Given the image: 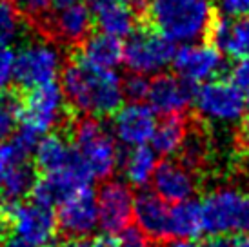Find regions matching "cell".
Returning a JSON list of instances; mask_svg holds the SVG:
<instances>
[{
  "label": "cell",
  "instance_id": "cell-1",
  "mask_svg": "<svg viewBox=\"0 0 249 247\" xmlns=\"http://www.w3.org/2000/svg\"><path fill=\"white\" fill-rule=\"evenodd\" d=\"M60 88L66 102L84 117L113 115L124 102L122 78L115 69L95 68L80 58L62 71Z\"/></svg>",
  "mask_w": 249,
  "mask_h": 247
},
{
  "label": "cell",
  "instance_id": "cell-2",
  "mask_svg": "<svg viewBox=\"0 0 249 247\" xmlns=\"http://www.w3.org/2000/svg\"><path fill=\"white\" fill-rule=\"evenodd\" d=\"M147 17L155 31L173 44L202 38L213 22L209 0H149Z\"/></svg>",
  "mask_w": 249,
  "mask_h": 247
},
{
  "label": "cell",
  "instance_id": "cell-3",
  "mask_svg": "<svg viewBox=\"0 0 249 247\" xmlns=\"http://www.w3.org/2000/svg\"><path fill=\"white\" fill-rule=\"evenodd\" d=\"M73 149L93 180H106L117 171L120 149L109 127L95 117H82L73 125Z\"/></svg>",
  "mask_w": 249,
  "mask_h": 247
},
{
  "label": "cell",
  "instance_id": "cell-4",
  "mask_svg": "<svg viewBox=\"0 0 249 247\" xmlns=\"http://www.w3.org/2000/svg\"><path fill=\"white\" fill-rule=\"evenodd\" d=\"M202 226L209 236L249 234V193L218 187L200 202Z\"/></svg>",
  "mask_w": 249,
  "mask_h": 247
},
{
  "label": "cell",
  "instance_id": "cell-5",
  "mask_svg": "<svg viewBox=\"0 0 249 247\" xmlns=\"http://www.w3.org/2000/svg\"><path fill=\"white\" fill-rule=\"evenodd\" d=\"M191 104L202 120L214 125H235L248 111V98L233 80H208L198 84Z\"/></svg>",
  "mask_w": 249,
  "mask_h": 247
},
{
  "label": "cell",
  "instance_id": "cell-6",
  "mask_svg": "<svg viewBox=\"0 0 249 247\" xmlns=\"http://www.w3.org/2000/svg\"><path fill=\"white\" fill-rule=\"evenodd\" d=\"M64 56L56 44L49 40H31L17 53L15 82L22 89H35L38 86L55 82L62 73Z\"/></svg>",
  "mask_w": 249,
  "mask_h": 247
},
{
  "label": "cell",
  "instance_id": "cell-7",
  "mask_svg": "<svg viewBox=\"0 0 249 247\" xmlns=\"http://www.w3.org/2000/svg\"><path fill=\"white\" fill-rule=\"evenodd\" d=\"M175 44L155 29H135L122 46V62L131 73L144 76L160 75L171 66Z\"/></svg>",
  "mask_w": 249,
  "mask_h": 247
},
{
  "label": "cell",
  "instance_id": "cell-8",
  "mask_svg": "<svg viewBox=\"0 0 249 247\" xmlns=\"http://www.w3.org/2000/svg\"><path fill=\"white\" fill-rule=\"evenodd\" d=\"M29 91L31 93L26 98L24 107H20L18 131L40 138L62 122L66 111V96L62 88L56 82L38 86Z\"/></svg>",
  "mask_w": 249,
  "mask_h": 247
},
{
  "label": "cell",
  "instance_id": "cell-9",
  "mask_svg": "<svg viewBox=\"0 0 249 247\" xmlns=\"http://www.w3.org/2000/svg\"><path fill=\"white\" fill-rule=\"evenodd\" d=\"M171 64L180 80L198 86L220 75L224 69V55L213 44L195 40L175 49Z\"/></svg>",
  "mask_w": 249,
  "mask_h": 247
},
{
  "label": "cell",
  "instance_id": "cell-10",
  "mask_svg": "<svg viewBox=\"0 0 249 247\" xmlns=\"http://www.w3.org/2000/svg\"><path fill=\"white\" fill-rule=\"evenodd\" d=\"M133 194L129 184L122 180H109L102 184L97 194L98 227L106 234H120L133 220Z\"/></svg>",
  "mask_w": 249,
  "mask_h": 247
},
{
  "label": "cell",
  "instance_id": "cell-11",
  "mask_svg": "<svg viewBox=\"0 0 249 247\" xmlns=\"http://www.w3.org/2000/svg\"><path fill=\"white\" fill-rule=\"evenodd\" d=\"M6 216L11 222L15 236L33 246H48L56 233V216L53 209L35 200L18 202L7 211Z\"/></svg>",
  "mask_w": 249,
  "mask_h": 247
},
{
  "label": "cell",
  "instance_id": "cell-12",
  "mask_svg": "<svg viewBox=\"0 0 249 247\" xmlns=\"http://www.w3.org/2000/svg\"><path fill=\"white\" fill-rule=\"evenodd\" d=\"M56 229L68 238H86L98 227L97 196L91 187L73 193L58 204Z\"/></svg>",
  "mask_w": 249,
  "mask_h": 247
},
{
  "label": "cell",
  "instance_id": "cell-13",
  "mask_svg": "<svg viewBox=\"0 0 249 247\" xmlns=\"http://www.w3.org/2000/svg\"><path fill=\"white\" fill-rule=\"evenodd\" d=\"M155 125H157V117L147 104L129 102L120 106L113 113L111 133L118 144L129 149L149 144Z\"/></svg>",
  "mask_w": 249,
  "mask_h": 247
},
{
  "label": "cell",
  "instance_id": "cell-14",
  "mask_svg": "<svg viewBox=\"0 0 249 247\" xmlns=\"http://www.w3.org/2000/svg\"><path fill=\"white\" fill-rule=\"evenodd\" d=\"M48 29L64 44H80L91 33V7L84 0H56L48 11Z\"/></svg>",
  "mask_w": 249,
  "mask_h": 247
},
{
  "label": "cell",
  "instance_id": "cell-15",
  "mask_svg": "<svg viewBox=\"0 0 249 247\" xmlns=\"http://www.w3.org/2000/svg\"><path fill=\"white\" fill-rule=\"evenodd\" d=\"M91 175L84 167L80 158L70 167H64L60 171L48 173L38 182L33 184V200L42 206H58L62 200L71 196L73 193L82 191L86 187H91Z\"/></svg>",
  "mask_w": 249,
  "mask_h": 247
},
{
  "label": "cell",
  "instance_id": "cell-16",
  "mask_svg": "<svg viewBox=\"0 0 249 247\" xmlns=\"http://www.w3.org/2000/svg\"><path fill=\"white\" fill-rule=\"evenodd\" d=\"M153 193L167 204H177L182 200L193 198L196 191V176L191 167L177 160H164L157 164L153 173Z\"/></svg>",
  "mask_w": 249,
  "mask_h": 247
},
{
  "label": "cell",
  "instance_id": "cell-17",
  "mask_svg": "<svg viewBox=\"0 0 249 247\" xmlns=\"http://www.w3.org/2000/svg\"><path fill=\"white\" fill-rule=\"evenodd\" d=\"M189 84L180 80L177 75H157L155 80L149 82L147 89V106L155 115L160 117H173L182 115L191 104V89Z\"/></svg>",
  "mask_w": 249,
  "mask_h": 247
},
{
  "label": "cell",
  "instance_id": "cell-18",
  "mask_svg": "<svg viewBox=\"0 0 249 247\" xmlns=\"http://www.w3.org/2000/svg\"><path fill=\"white\" fill-rule=\"evenodd\" d=\"M91 17L100 33L127 38L137 29V15L124 0H93Z\"/></svg>",
  "mask_w": 249,
  "mask_h": 247
},
{
  "label": "cell",
  "instance_id": "cell-19",
  "mask_svg": "<svg viewBox=\"0 0 249 247\" xmlns=\"http://www.w3.org/2000/svg\"><path fill=\"white\" fill-rule=\"evenodd\" d=\"M133 220L140 231L151 240H166L169 236V206L155 193L144 191L139 196H135Z\"/></svg>",
  "mask_w": 249,
  "mask_h": 247
},
{
  "label": "cell",
  "instance_id": "cell-20",
  "mask_svg": "<svg viewBox=\"0 0 249 247\" xmlns=\"http://www.w3.org/2000/svg\"><path fill=\"white\" fill-rule=\"evenodd\" d=\"M211 44L235 58L249 56V18H226L211 22Z\"/></svg>",
  "mask_w": 249,
  "mask_h": 247
},
{
  "label": "cell",
  "instance_id": "cell-21",
  "mask_svg": "<svg viewBox=\"0 0 249 247\" xmlns=\"http://www.w3.org/2000/svg\"><path fill=\"white\" fill-rule=\"evenodd\" d=\"M33 155H35L36 167L44 175L70 167L71 164H75L78 160V155L68 140H64L58 135H49V133L38 138L35 149H33Z\"/></svg>",
  "mask_w": 249,
  "mask_h": 247
},
{
  "label": "cell",
  "instance_id": "cell-22",
  "mask_svg": "<svg viewBox=\"0 0 249 247\" xmlns=\"http://www.w3.org/2000/svg\"><path fill=\"white\" fill-rule=\"evenodd\" d=\"M80 60L88 62L95 68L115 69L122 62V42L111 35L97 33L88 35L82 42Z\"/></svg>",
  "mask_w": 249,
  "mask_h": 247
},
{
  "label": "cell",
  "instance_id": "cell-23",
  "mask_svg": "<svg viewBox=\"0 0 249 247\" xmlns=\"http://www.w3.org/2000/svg\"><path fill=\"white\" fill-rule=\"evenodd\" d=\"M169 236L180 240H195L204 233L202 226V207L200 202L189 198L182 200L169 207V220H167Z\"/></svg>",
  "mask_w": 249,
  "mask_h": 247
},
{
  "label": "cell",
  "instance_id": "cell-24",
  "mask_svg": "<svg viewBox=\"0 0 249 247\" xmlns=\"http://www.w3.org/2000/svg\"><path fill=\"white\" fill-rule=\"evenodd\" d=\"M187 138V124L182 115L164 117L157 122L151 135V149L162 157H173L180 153Z\"/></svg>",
  "mask_w": 249,
  "mask_h": 247
},
{
  "label": "cell",
  "instance_id": "cell-25",
  "mask_svg": "<svg viewBox=\"0 0 249 247\" xmlns=\"http://www.w3.org/2000/svg\"><path fill=\"white\" fill-rule=\"evenodd\" d=\"M157 153L147 145H137L129 147L124 158L120 160L122 175L125 178V184L133 187H144L151 182L153 173L157 169Z\"/></svg>",
  "mask_w": 249,
  "mask_h": 247
},
{
  "label": "cell",
  "instance_id": "cell-26",
  "mask_svg": "<svg viewBox=\"0 0 249 247\" xmlns=\"http://www.w3.org/2000/svg\"><path fill=\"white\" fill-rule=\"evenodd\" d=\"M33 171L26 162L13 165L0 184V213L6 216L7 211L22 202V198L33 189Z\"/></svg>",
  "mask_w": 249,
  "mask_h": 247
},
{
  "label": "cell",
  "instance_id": "cell-27",
  "mask_svg": "<svg viewBox=\"0 0 249 247\" xmlns=\"http://www.w3.org/2000/svg\"><path fill=\"white\" fill-rule=\"evenodd\" d=\"M22 29L24 24L18 7L7 0H0V46H11L22 35Z\"/></svg>",
  "mask_w": 249,
  "mask_h": 247
},
{
  "label": "cell",
  "instance_id": "cell-28",
  "mask_svg": "<svg viewBox=\"0 0 249 247\" xmlns=\"http://www.w3.org/2000/svg\"><path fill=\"white\" fill-rule=\"evenodd\" d=\"M20 118V106L11 95H0V144L13 137Z\"/></svg>",
  "mask_w": 249,
  "mask_h": 247
},
{
  "label": "cell",
  "instance_id": "cell-29",
  "mask_svg": "<svg viewBox=\"0 0 249 247\" xmlns=\"http://www.w3.org/2000/svg\"><path fill=\"white\" fill-rule=\"evenodd\" d=\"M29 155H31V151H28L24 145L18 144L15 138H11L9 142H2L0 144V184L7 175V171L13 165L26 162V158Z\"/></svg>",
  "mask_w": 249,
  "mask_h": 247
},
{
  "label": "cell",
  "instance_id": "cell-30",
  "mask_svg": "<svg viewBox=\"0 0 249 247\" xmlns=\"http://www.w3.org/2000/svg\"><path fill=\"white\" fill-rule=\"evenodd\" d=\"M17 53L9 46H0V93H4L15 84Z\"/></svg>",
  "mask_w": 249,
  "mask_h": 247
},
{
  "label": "cell",
  "instance_id": "cell-31",
  "mask_svg": "<svg viewBox=\"0 0 249 247\" xmlns=\"http://www.w3.org/2000/svg\"><path fill=\"white\" fill-rule=\"evenodd\" d=\"M147 89H149V80L144 75L131 73L125 80H122L124 98H129V102H142V100H145Z\"/></svg>",
  "mask_w": 249,
  "mask_h": 247
},
{
  "label": "cell",
  "instance_id": "cell-32",
  "mask_svg": "<svg viewBox=\"0 0 249 247\" xmlns=\"http://www.w3.org/2000/svg\"><path fill=\"white\" fill-rule=\"evenodd\" d=\"M182 164H186L187 167H196L204 162L206 158V144L202 142L200 138H186V142L182 145Z\"/></svg>",
  "mask_w": 249,
  "mask_h": 247
},
{
  "label": "cell",
  "instance_id": "cell-33",
  "mask_svg": "<svg viewBox=\"0 0 249 247\" xmlns=\"http://www.w3.org/2000/svg\"><path fill=\"white\" fill-rule=\"evenodd\" d=\"M216 7L226 18H249V0H216Z\"/></svg>",
  "mask_w": 249,
  "mask_h": 247
},
{
  "label": "cell",
  "instance_id": "cell-34",
  "mask_svg": "<svg viewBox=\"0 0 249 247\" xmlns=\"http://www.w3.org/2000/svg\"><path fill=\"white\" fill-rule=\"evenodd\" d=\"M15 2H17L18 11L26 13L31 18H40L48 15L56 0H15Z\"/></svg>",
  "mask_w": 249,
  "mask_h": 247
},
{
  "label": "cell",
  "instance_id": "cell-35",
  "mask_svg": "<svg viewBox=\"0 0 249 247\" xmlns=\"http://www.w3.org/2000/svg\"><path fill=\"white\" fill-rule=\"evenodd\" d=\"M118 247H153L151 238H147L139 227H125L120 233Z\"/></svg>",
  "mask_w": 249,
  "mask_h": 247
},
{
  "label": "cell",
  "instance_id": "cell-36",
  "mask_svg": "<svg viewBox=\"0 0 249 247\" xmlns=\"http://www.w3.org/2000/svg\"><path fill=\"white\" fill-rule=\"evenodd\" d=\"M233 82L240 88V89L246 93V96L249 95V56H244V58H238L236 66L233 68Z\"/></svg>",
  "mask_w": 249,
  "mask_h": 247
},
{
  "label": "cell",
  "instance_id": "cell-37",
  "mask_svg": "<svg viewBox=\"0 0 249 247\" xmlns=\"http://www.w3.org/2000/svg\"><path fill=\"white\" fill-rule=\"evenodd\" d=\"M0 247H40V246H33V244H29V242L18 238V236H13V238L0 240Z\"/></svg>",
  "mask_w": 249,
  "mask_h": 247
},
{
  "label": "cell",
  "instance_id": "cell-38",
  "mask_svg": "<svg viewBox=\"0 0 249 247\" xmlns=\"http://www.w3.org/2000/svg\"><path fill=\"white\" fill-rule=\"evenodd\" d=\"M91 247H118V240L115 238V234H104L97 238L95 244H91Z\"/></svg>",
  "mask_w": 249,
  "mask_h": 247
},
{
  "label": "cell",
  "instance_id": "cell-39",
  "mask_svg": "<svg viewBox=\"0 0 249 247\" xmlns=\"http://www.w3.org/2000/svg\"><path fill=\"white\" fill-rule=\"evenodd\" d=\"M56 247H91V244L86 238H68Z\"/></svg>",
  "mask_w": 249,
  "mask_h": 247
},
{
  "label": "cell",
  "instance_id": "cell-40",
  "mask_svg": "<svg viewBox=\"0 0 249 247\" xmlns=\"http://www.w3.org/2000/svg\"><path fill=\"white\" fill-rule=\"evenodd\" d=\"M167 247H204V246L198 244L196 240H180V238H175Z\"/></svg>",
  "mask_w": 249,
  "mask_h": 247
},
{
  "label": "cell",
  "instance_id": "cell-41",
  "mask_svg": "<svg viewBox=\"0 0 249 247\" xmlns=\"http://www.w3.org/2000/svg\"><path fill=\"white\" fill-rule=\"evenodd\" d=\"M240 142H242V145L246 149H249V120L244 124L242 131H240Z\"/></svg>",
  "mask_w": 249,
  "mask_h": 247
},
{
  "label": "cell",
  "instance_id": "cell-42",
  "mask_svg": "<svg viewBox=\"0 0 249 247\" xmlns=\"http://www.w3.org/2000/svg\"><path fill=\"white\" fill-rule=\"evenodd\" d=\"M211 247H236V244L228 240V238H224V236H220L218 240H214L213 244H211Z\"/></svg>",
  "mask_w": 249,
  "mask_h": 247
},
{
  "label": "cell",
  "instance_id": "cell-43",
  "mask_svg": "<svg viewBox=\"0 0 249 247\" xmlns=\"http://www.w3.org/2000/svg\"><path fill=\"white\" fill-rule=\"evenodd\" d=\"M6 227H7V218L0 213V240H4V236H6Z\"/></svg>",
  "mask_w": 249,
  "mask_h": 247
},
{
  "label": "cell",
  "instance_id": "cell-44",
  "mask_svg": "<svg viewBox=\"0 0 249 247\" xmlns=\"http://www.w3.org/2000/svg\"><path fill=\"white\" fill-rule=\"evenodd\" d=\"M236 247H249V234H246L242 240L236 244Z\"/></svg>",
  "mask_w": 249,
  "mask_h": 247
}]
</instances>
